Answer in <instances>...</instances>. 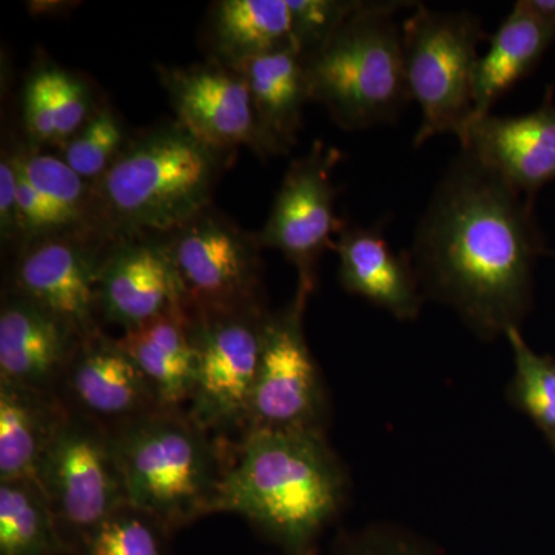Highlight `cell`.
<instances>
[{"label": "cell", "mask_w": 555, "mask_h": 555, "mask_svg": "<svg viewBox=\"0 0 555 555\" xmlns=\"http://www.w3.org/2000/svg\"><path fill=\"white\" fill-rule=\"evenodd\" d=\"M65 414L53 393L0 382V481L36 478Z\"/></svg>", "instance_id": "22"}, {"label": "cell", "mask_w": 555, "mask_h": 555, "mask_svg": "<svg viewBox=\"0 0 555 555\" xmlns=\"http://www.w3.org/2000/svg\"><path fill=\"white\" fill-rule=\"evenodd\" d=\"M56 396L67 411L93 420L109 433L164 409L118 338L102 331L80 339Z\"/></svg>", "instance_id": "14"}, {"label": "cell", "mask_w": 555, "mask_h": 555, "mask_svg": "<svg viewBox=\"0 0 555 555\" xmlns=\"http://www.w3.org/2000/svg\"><path fill=\"white\" fill-rule=\"evenodd\" d=\"M526 9L555 31V0H521Z\"/></svg>", "instance_id": "32"}, {"label": "cell", "mask_w": 555, "mask_h": 555, "mask_svg": "<svg viewBox=\"0 0 555 555\" xmlns=\"http://www.w3.org/2000/svg\"><path fill=\"white\" fill-rule=\"evenodd\" d=\"M554 40L553 28L537 20L518 0L478 61L469 126L489 115L495 102L539 65Z\"/></svg>", "instance_id": "21"}, {"label": "cell", "mask_w": 555, "mask_h": 555, "mask_svg": "<svg viewBox=\"0 0 555 555\" xmlns=\"http://www.w3.org/2000/svg\"><path fill=\"white\" fill-rule=\"evenodd\" d=\"M90 93L82 80L56 65L33 73L24 91V122L38 144L75 137L90 118Z\"/></svg>", "instance_id": "25"}, {"label": "cell", "mask_w": 555, "mask_h": 555, "mask_svg": "<svg viewBox=\"0 0 555 555\" xmlns=\"http://www.w3.org/2000/svg\"><path fill=\"white\" fill-rule=\"evenodd\" d=\"M343 158L338 149L315 141L305 156L292 160L268 221L258 233L261 247L276 248L298 270L299 291L312 294L321 255L335 247L346 228L335 210L338 190L332 181Z\"/></svg>", "instance_id": "11"}, {"label": "cell", "mask_w": 555, "mask_h": 555, "mask_svg": "<svg viewBox=\"0 0 555 555\" xmlns=\"http://www.w3.org/2000/svg\"><path fill=\"white\" fill-rule=\"evenodd\" d=\"M224 155L178 122L147 131L91 185L94 229L115 240L169 235L210 206Z\"/></svg>", "instance_id": "3"}, {"label": "cell", "mask_w": 555, "mask_h": 555, "mask_svg": "<svg viewBox=\"0 0 555 555\" xmlns=\"http://www.w3.org/2000/svg\"><path fill=\"white\" fill-rule=\"evenodd\" d=\"M185 312L196 360L188 414L210 434L236 433L241 438L247 429L269 312L262 305Z\"/></svg>", "instance_id": "7"}, {"label": "cell", "mask_w": 555, "mask_h": 555, "mask_svg": "<svg viewBox=\"0 0 555 555\" xmlns=\"http://www.w3.org/2000/svg\"><path fill=\"white\" fill-rule=\"evenodd\" d=\"M0 555H73L36 478L0 481Z\"/></svg>", "instance_id": "24"}, {"label": "cell", "mask_w": 555, "mask_h": 555, "mask_svg": "<svg viewBox=\"0 0 555 555\" xmlns=\"http://www.w3.org/2000/svg\"><path fill=\"white\" fill-rule=\"evenodd\" d=\"M235 69L246 79L270 156L286 155L297 142L310 101L305 56L291 43Z\"/></svg>", "instance_id": "19"}, {"label": "cell", "mask_w": 555, "mask_h": 555, "mask_svg": "<svg viewBox=\"0 0 555 555\" xmlns=\"http://www.w3.org/2000/svg\"><path fill=\"white\" fill-rule=\"evenodd\" d=\"M36 480L49 496L72 554L80 539L127 505L109 430L67 411L40 460Z\"/></svg>", "instance_id": "8"}, {"label": "cell", "mask_w": 555, "mask_h": 555, "mask_svg": "<svg viewBox=\"0 0 555 555\" xmlns=\"http://www.w3.org/2000/svg\"><path fill=\"white\" fill-rule=\"evenodd\" d=\"M170 534L158 518L127 503L87 532L75 555H169Z\"/></svg>", "instance_id": "27"}, {"label": "cell", "mask_w": 555, "mask_h": 555, "mask_svg": "<svg viewBox=\"0 0 555 555\" xmlns=\"http://www.w3.org/2000/svg\"><path fill=\"white\" fill-rule=\"evenodd\" d=\"M339 283L400 321H414L426 298L409 251L390 247L385 225H346L335 241Z\"/></svg>", "instance_id": "18"}, {"label": "cell", "mask_w": 555, "mask_h": 555, "mask_svg": "<svg viewBox=\"0 0 555 555\" xmlns=\"http://www.w3.org/2000/svg\"><path fill=\"white\" fill-rule=\"evenodd\" d=\"M347 478L326 434L259 430L232 449L217 514H236L262 534L309 555L310 542L345 505Z\"/></svg>", "instance_id": "2"}, {"label": "cell", "mask_w": 555, "mask_h": 555, "mask_svg": "<svg viewBox=\"0 0 555 555\" xmlns=\"http://www.w3.org/2000/svg\"><path fill=\"white\" fill-rule=\"evenodd\" d=\"M72 230L33 240L22 251L10 292L60 318L80 338L101 332L100 275L107 246Z\"/></svg>", "instance_id": "12"}, {"label": "cell", "mask_w": 555, "mask_h": 555, "mask_svg": "<svg viewBox=\"0 0 555 555\" xmlns=\"http://www.w3.org/2000/svg\"><path fill=\"white\" fill-rule=\"evenodd\" d=\"M383 553H377V547H367V546H358L350 547L347 550L345 555H382ZM396 553H387V555H393Z\"/></svg>", "instance_id": "33"}, {"label": "cell", "mask_w": 555, "mask_h": 555, "mask_svg": "<svg viewBox=\"0 0 555 555\" xmlns=\"http://www.w3.org/2000/svg\"><path fill=\"white\" fill-rule=\"evenodd\" d=\"M0 229L2 238L11 240L22 233L20 201H17L16 159L3 155L0 163Z\"/></svg>", "instance_id": "31"}, {"label": "cell", "mask_w": 555, "mask_h": 555, "mask_svg": "<svg viewBox=\"0 0 555 555\" xmlns=\"http://www.w3.org/2000/svg\"><path fill=\"white\" fill-rule=\"evenodd\" d=\"M543 254L534 201L466 150L438 181L409 251L425 298L485 341L521 327Z\"/></svg>", "instance_id": "1"}, {"label": "cell", "mask_w": 555, "mask_h": 555, "mask_svg": "<svg viewBox=\"0 0 555 555\" xmlns=\"http://www.w3.org/2000/svg\"><path fill=\"white\" fill-rule=\"evenodd\" d=\"M401 39L409 91L422 109L415 147L440 134L460 141L473 119L478 47L488 39L480 17L418 3L401 27Z\"/></svg>", "instance_id": "6"}, {"label": "cell", "mask_w": 555, "mask_h": 555, "mask_svg": "<svg viewBox=\"0 0 555 555\" xmlns=\"http://www.w3.org/2000/svg\"><path fill=\"white\" fill-rule=\"evenodd\" d=\"M505 339L514 364L507 397L555 449V357L537 353L520 328H509Z\"/></svg>", "instance_id": "26"}, {"label": "cell", "mask_w": 555, "mask_h": 555, "mask_svg": "<svg viewBox=\"0 0 555 555\" xmlns=\"http://www.w3.org/2000/svg\"><path fill=\"white\" fill-rule=\"evenodd\" d=\"M207 30L215 57L211 62L238 67L261 54L291 46L287 0H222L211 9Z\"/></svg>", "instance_id": "23"}, {"label": "cell", "mask_w": 555, "mask_h": 555, "mask_svg": "<svg viewBox=\"0 0 555 555\" xmlns=\"http://www.w3.org/2000/svg\"><path fill=\"white\" fill-rule=\"evenodd\" d=\"M127 503L171 532L217 514L229 459L182 409H158L112 433Z\"/></svg>", "instance_id": "4"}, {"label": "cell", "mask_w": 555, "mask_h": 555, "mask_svg": "<svg viewBox=\"0 0 555 555\" xmlns=\"http://www.w3.org/2000/svg\"><path fill=\"white\" fill-rule=\"evenodd\" d=\"M80 339L60 318L7 292L0 309V382L56 396Z\"/></svg>", "instance_id": "17"}, {"label": "cell", "mask_w": 555, "mask_h": 555, "mask_svg": "<svg viewBox=\"0 0 555 555\" xmlns=\"http://www.w3.org/2000/svg\"><path fill=\"white\" fill-rule=\"evenodd\" d=\"M416 2H367L331 39L306 57L310 101L339 129L369 130L400 118L412 101L401 28L393 16Z\"/></svg>", "instance_id": "5"}, {"label": "cell", "mask_w": 555, "mask_h": 555, "mask_svg": "<svg viewBox=\"0 0 555 555\" xmlns=\"http://www.w3.org/2000/svg\"><path fill=\"white\" fill-rule=\"evenodd\" d=\"M119 241L107 248L102 261L101 320L126 332L184 306L181 281L166 241L144 235Z\"/></svg>", "instance_id": "15"}, {"label": "cell", "mask_w": 555, "mask_h": 555, "mask_svg": "<svg viewBox=\"0 0 555 555\" xmlns=\"http://www.w3.org/2000/svg\"><path fill=\"white\" fill-rule=\"evenodd\" d=\"M118 341L152 386L160 408L189 404L196 360L184 306L122 332Z\"/></svg>", "instance_id": "20"}, {"label": "cell", "mask_w": 555, "mask_h": 555, "mask_svg": "<svg viewBox=\"0 0 555 555\" xmlns=\"http://www.w3.org/2000/svg\"><path fill=\"white\" fill-rule=\"evenodd\" d=\"M462 150L534 201L555 181V94L547 87L539 107L525 115H489L470 124Z\"/></svg>", "instance_id": "16"}, {"label": "cell", "mask_w": 555, "mask_h": 555, "mask_svg": "<svg viewBox=\"0 0 555 555\" xmlns=\"http://www.w3.org/2000/svg\"><path fill=\"white\" fill-rule=\"evenodd\" d=\"M167 250L188 309H240L262 305L258 235L204 210L167 235Z\"/></svg>", "instance_id": "10"}, {"label": "cell", "mask_w": 555, "mask_h": 555, "mask_svg": "<svg viewBox=\"0 0 555 555\" xmlns=\"http://www.w3.org/2000/svg\"><path fill=\"white\" fill-rule=\"evenodd\" d=\"M369 0H287L292 43L309 57L320 50Z\"/></svg>", "instance_id": "30"}, {"label": "cell", "mask_w": 555, "mask_h": 555, "mask_svg": "<svg viewBox=\"0 0 555 555\" xmlns=\"http://www.w3.org/2000/svg\"><path fill=\"white\" fill-rule=\"evenodd\" d=\"M16 163L33 188L67 215L79 229L96 230L93 225L91 185L64 159L28 153L16 155Z\"/></svg>", "instance_id": "28"}, {"label": "cell", "mask_w": 555, "mask_h": 555, "mask_svg": "<svg viewBox=\"0 0 555 555\" xmlns=\"http://www.w3.org/2000/svg\"><path fill=\"white\" fill-rule=\"evenodd\" d=\"M308 292L266 321L261 360L248 409V433L318 430L324 433L326 390L305 334Z\"/></svg>", "instance_id": "9"}, {"label": "cell", "mask_w": 555, "mask_h": 555, "mask_svg": "<svg viewBox=\"0 0 555 555\" xmlns=\"http://www.w3.org/2000/svg\"><path fill=\"white\" fill-rule=\"evenodd\" d=\"M122 147L124 133L118 118L108 107H101L65 142L64 160L86 181H96Z\"/></svg>", "instance_id": "29"}, {"label": "cell", "mask_w": 555, "mask_h": 555, "mask_svg": "<svg viewBox=\"0 0 555 555\" xmlns=\"http://www.w3.org/2000/svg\"><path fill=\"white\" fill-rule=\"evenodd\" d=\"M159 76L179 126L193 138L221 153L248 147L259 156H270L246 79L235 68L210 62L159 67Z\"/></svg>", "instance_id": "13"}]
</instances>
